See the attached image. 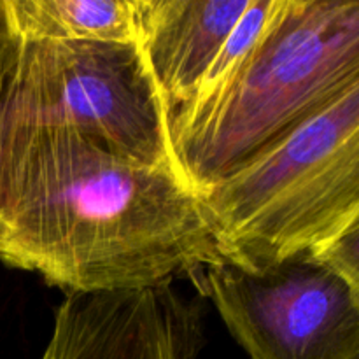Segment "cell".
<instances>
[{"label":"cell","mask_w":359,"mask_h":359,"mask_svg":"<svg viewBox=\"0 0 359 359\" xmlns=\"http://www.w3.org/2000/svg\"><path fill=\"white\" fill-rule=\"evenodd\" d=\"M4 9L28 37L137 44L135 0H4Z\"/></svg>","instance_id":"cell-8"},{"label":"cell","mask_w":359,"mask_h":359,"mask_svg":"<svg viewBox=\"0 0 359 359\" xmlns=\"http://www.w3.org/2000/svg\"><path fill=\"white\" fill-rule=\"evenodd\" d=\"M0 125L67 126L118 156L181 174L167 107L139 44L28 37L11 27L4 0Z\"/></svg>","instance_id":"cell-4"},{"label":"cell","mask_w":359,"mask_h":359,"mask_svg":"<svg viewBox=\"0 0 359 359\" xmlns=\"http://www.w3.org/2000/svg\"><path fill=\"white\" fill-rule=\"evenodd\" d=\"M251 0H135L137 44L168 116L198 88Z\"/></svg>","instance_id":"cell-7"},{"label":"cell","mask_w":359,"mask_h":359,"mask_svg":"<svg viewBox=\"0 0 359 359\" xmlns=\"http://www.w3.org/2000/svg\"><path fill=\"white\" fill-rule=\"evenodd\" d=\"M272 7L273 0H251L245 13L230 32L210 65L207 67L193 97L184 105H196L209 100L233 77L238 67L244 63L245 56L251 53V49L262 37Z\"/></svg>","instance_id":"cell-9"},{"label":"cell","mask_w":359,"mask_h":359,"mask_svg":"<svg viewBox=\"0 0 359 359\" xmlns=\"http://www.w3.org/2000/svg\"><path fill=\"white\" fill-rule=\"evenodd\" d=\"M198 307L170 284L69 293L41 359H196Z\"/></svg>","instance_id":"cell-6"},{"label":"cell","mask_w":359,"mask_h":359,"mask_svg":"<svg viewBox=\"0 0 359 359\" xmlns=\"http://www.w3.org/2000/svg\"><path fill=\"white\" fill-rule=\"evenodd\" d=\"M0 262L95 293L170 284L221 258L181 174L67 126L0 125Z\"/></svg>","instance_id":"cell-1"},{"label":"cell","mask_w":359,"mask_h":359,"mask_svg":"<svg viewBox=\"0 0 359 359\" xmlns=\"http://www.w3.org/2000/svg\"><path fill=\"white\" fill-rule=\"evenodd\" d=\"M309 256L342 277L353 290L359 291V226L344 231L309 252Z\"/></svg>","instance_id":"cell-10"},{"label":"cell","mask_w":359,"mask_h":359,"mask_svg":"<svg viewBox=\"0 0 359 359\" xmlns=\"http://www.w3.org/2000/svg\"><path fill=\"white\" fill-rule=\"evenodd\" d=\"M205 291L249 359H359V291L309 255L203 269Z\"/></svg>","instance_id":"cell-5"},{"label":"cell","mask_w":359,"mask_h":359,"mask_svg":"<svg viewBox=\"0 0 359 359\" xmlns=\"http://www.w3.org/2000/svg\"><path fill=\"white\" fill-rule=\"evenodd\" d=\"M359 86V0H273L266 27L209 100L168 116L196 195Z\"/></svg>","instance_id":"cell-2"},{"label":"cell","mask_w":359,"mask_h":359,"mask_svg":"<svg viewBox=\"0 0 359 359\" xmlns=\"http://www.w3.org/2000/svg\"><path fill=\"white\" fill-rule=\"evenodd\" d=\"M216 251L245 269L359 226V86L200 195Z\"/></svg>","instance_id":"cell-3"}]
</instances>
